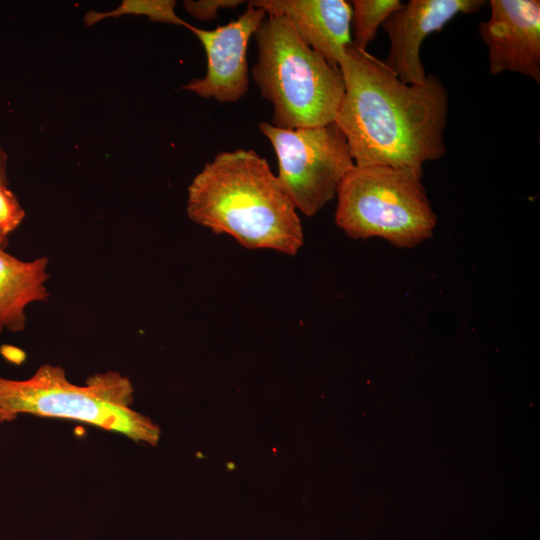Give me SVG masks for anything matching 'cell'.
Returning a JSON list of instances; mask_svg holds the SVG:
<instances>
[{
    "label": "cell",
    "mask_w": 540,
    "mask_h": 540,
    "mask_svg": "<svg viewBox=\"0 0 540 540\" xmlns=\"http://www.w3.org/2000/svg\"><path fill=\"white\" fill-rule=\"evenodd\" d=\"M339 68L345 92L334 122L356 166L387 165L423 176L425 163L444 156L448 91L437 75L406 84L352 44Z\"/></svg>",
    "instance_id": "1"
},
{
    "label": "cell",
    "mask_w": 540,
    "mask_h": 540,
    "mask_svg": "<svg viewBox=\"0 0 540 540\" xmlns=\"http://www.w3.org/2000/svg\"><path fill=\"white\" fill-rule=\"evenodd\" d=\"M186 211L193 222L248 249L295 255L304 243L294 203L254 150L220 152L207 162L188 187Z\"/></svg>",
    "instance_id": "2"
},
{
    "label": "cell",
    "mask_w": 540,
    "mask_h": 540,
    "mask_svg": "<svg viewBox=\"0 0 540 540\" xmlns=\"http://www.w3.org/2000/svg\"><path fill=\"white\" fill-rule=\"evenodd\" d=\"M258 55L251 73L282 129L334 122L345 84L339 67L307 46L289 21L268 15L254 34Z\"/></svg>",
    "instance_id": "3"
},
{
    "label": "cell",
    "mask_w": 540,
    "mask_h": 540,
    "mask_svg": "<svg viewBox=\"0 0 540 540\" xmlns=\"http://www.w3.org/2000/svg\"><path fill=\"white\" fill-rule=\"evenodd\" d=\"M133 393L129 378L116 371L93 374L76 385L61 366L43 364L25 380L0 376V423L20 414L64 418L156 445L160 429L132 409Z\"/></svg>",
    "instance_id": "4"
},
{
    "label": "cell",
    "mask_w": 540,
    "mask_h": 540,
    "mask_svg": "<svg viewBox=\"0 0 540 540\" xmlns=\"http://www.w3.org/2000/svg\"><path fill=\"white\" fill-rule=\"evenodd\" d=\"M422 176L387 165L354 166L340 182L335 223L352 239L411 248L432 237L437 217Z\"/></svg>",
    "instance_id": "5"
},
{
    "label": "cell",
    "mask_w": 540,
    "mask_h": 540,
    "mask_svg": "<svg viewBox=\"0 0 540 540\" xmlns=\"http://www.w3.org/2000/svg\"><path fill=\"white\" fill-rule=\"evenodd\" d=\"M259 129L276 153L282 187L306 216L315 215L336 197L340 182L355 166L347 140L335 122L282 129L262 121Z\"/></svg>",
    "instance_id": "6"
},
{
    "label": "cell",
    "mask_w": 540,
    "mask_h": 540,
    "mask_svg": "<svg viewBox=\"0 0 540 540\" xmlns=\"http://www.w3.org/2000/svg\"><path fill=\"white\" fill-rule=\"evenodd\" d=\"M267 16L258 7L247 4L246 10L229 23L213 30L187 24L201 42L207 57V70L181 89L219 102H236L248 90L247 48L251 36Z\"/></svg>",
    "instance_id": "7"
},
{
    "label": "cell",
    "mask_w": 540,
    "mask_h": 540,
    "mask_svg": "<svg viewBox=\"0 0 540 540\" xmlns=\"http://www.w3.org/2000/svg\"><path fill=\"white\" fill-rule=\"evenodd\" d=\"M489 5V19L478 25L489 72L519 73L540 84V1L490 0Z\"/></svg>",
    "instance_id": "8"
},
{
    "label": "cell",
    "mask_w": 540,
    "mask_h": 540,
    "mask_svg": "<svg viewBox=\"0 0 540 540\" xmlns=\"http://www.w3.org/2000/svg\"><path fill=\"white\" fill-rule=\"evenodd\" d=\"M483 0H410L395 10L382 24L389 39L384 64L406 84H422L427 79L420 58L424 39L439 32L459 14L479 11Z\"/></svg>",
    "instance_id": "9"
},
{
    "label": "cell",
    "mask_w": 540,
    "mask_h": 540,
    "mask_svg": "<svg viewBox=\"0 0 540 540\" xmlns=\"http://www.w3.org/2000/svg\"><path fill=\"white\" fill-rule=\"evenodd\" d=\"M268 15L285 17L300 39L329 64L339 67L352 44V7L345 0H254Z\"/></svg>",
    "instance_id": "10"
},
{
    "label": "cell",
    "mask_w": 540,
    "mask_h": 540,
    "mask_svg": "<svg viewBox=\"0 0 540 540\" xmlns=\"http://www.w3.org/2000/svg\"><path fill=\"white\" fill-rule=\"evenodd\" d=\"M47 266L44 256L24 261L0 248V334L22 332L27 306L48 300Z\"/></svg>",
    "instance_id": "11"
},
{
    "label": "cell",
    "mask_w": 540,
    "mask_h": 540,
    "mask_svg": "<svg viewBox=\"0 0 540 540\" xmlns=\"http://www.w3.org/2000/svg\"><path fill=\"white\" fill-rule=\"evenodd\" d=\"M352 7V45L366 51L376 38L384 21L403 4L399 0H353Z\"/></svg>",
    "instance_id": "12"
},
{
    "label": "cell",
    "mask_w": 540,
    "mask_h": 540,
    "mask_svg": "<svg viewBox=\"0 0 540 540\" xmlns=\"http://www.w3.org/2000/svg\"><path fill=\"white\" fill-rule=\"evenodd\" d=\"M176 2L173 0H123L120 5L110 11H89L84 16L86 27H91L107 18H118L126 15L146 16L152 22L187 26L175 12Z\"/></svg>",
    "instance_id": "13"
},
{
    "label": "cell",
    "mask_w": 540,
    "mask_h": 540,
    "mask_svg": "<svg viewBox=\"0 0 540 540\" xmlns=\"http://www.w3.org/2000/svg\"><path fill=\"white\" fill-rule=\"evenodd\" d=\"M7 155L0 147V248L5 249L9 236L20 226L25 211L9 187Z\"/></svg>",
    "instance_id": "14"
},
{
    "label": "cell",
    "mask_w": 540,
    "mask_h": 540,
    "mask_svg": "<svg viewBox=\"0 0 540 540\" xmlns=\"http://www.w3.org/2000/svg\"><path fill=\"white\" fill-rule=\"evenodd\" d=\"M243 3L244 1L241 0H185L183 6L192 17L201 21H210L217 19L219 9L235 8Z\"/></svg>",
    "instance_id": "15"
}]
</instances>
